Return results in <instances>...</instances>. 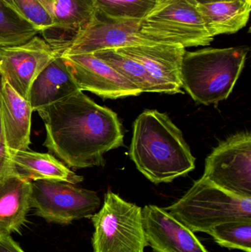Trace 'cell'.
<instances>
[{"label":"cell","instance_id":"6da1fadb","mask_svg":"<svg viewBox=\"0 0 251 252\" xmlns=\"http://www.w3.org/2000/svg\"><path fill=\"white\" fill-rule=\"evenodd\" d=\"M37 112L45 126L44 146L69 168L104 166L105 154L123 145L117 115L84 92Z\"/></svg>","mask_w":251,"mask_h":252},{"label":"cell","instance_id":"4fadbf2b","mask_svg":"<svg viewBox=\"0 0 251 252\" xmlns=\"http://www.w3.org/2000/svg\"><path fill=\"white\" fill-rule=\"evenodd\" d=\"M142 219L147 247L155 252H209L194 232L165 208L144 206Z\"/></svg>","mask_w":251,"mask_h":252},{"label":"cell","instance_id":"603a6c76","mask_svg":"<svg viewBox=\"0 0 251 252\" xmlns=\"http://www.w3.org/2000/svg\"><path fill=\"white\" fill-rule=\"evenodd\" d=\"M22 19L34 27L44 40L53 30V19L38 0H1Z\"/></svg>","mask_w":251,"mask_h":252},{"label":"cell","instance_id":"d6986e66","mask_svg":"<svg viewBox=\"0 0 251 252\" xmlns=\"http://www.w3.org/2000/svg\"><path fill=\"white\" fill-rule=\"evenodd\" d=\"M197 7L208 31L215 37L235 33L244 28L250 16L251 1L218 0L197 3Z\"/></svg>","mask_w":251,"mask_h":252},{"label":"cell","instance_id":"9c48e42d","mask_svg":"<svg viewBox=\"0 0 251 252\" xmlns=\"http://www.w3.org/2000/svg\"><path fill=\"white\" fill-rule=\"evenodd\" d=\"M141 19L112 17L97 10L61 56L88 54L132 46L153 45L139 32Z\"/></svg>","mask_w":251,"mask_h":252},{"label":"cell","instance_id":"83f0119b","mask_svg":"<svg viewBox=\"0 0 251 252\" xmlns=\"http://www.w3.org/2000/svg\"><path fill=\"white\" fill-rule=\"evenodd\" d=\"M198 3L209 2V1H218V0H195Z\"/></svg>","mask_w":251,"mask_h":252},{"label":"cell","instance_id":"4316f807","mask_svg":"<svg viewBox=\"0 0 251 252\" xmlns=\"http://www.w3.org/2000/svg\"><path fill=\"white\" fill-rule=\"evenodd\" d=\"M3 79L0 74V139L4 145V136H3L2 125H1V91H2Z\"/></svg>","mask_w":251,"mask_h":252},{"label":"cell","instance_id":"d4e9b609","mask_svg":"<svg viewBox=\"0 0 251 252\" xmlns=\"http://www.w3.org/2000/svg\"><path fill=\"white\" fill-rule=\"evenodd\" d=\"M0 252H25L8 234L0 232Z\"/></svg>","mask_w":251,"mask_h":252},{"label":"cell","instance_id":"3957f363","mask_svg":"<svg viewBox=\"0 0 251 252\" xmlns=\"http://www.w3.org/2000/svg\"><path fill=\"white\" fill-rule=\"evenodd\" d=\"M249 51L241 46L186 52L181 67L183 88L197 104L225 100L241 75Z\"/></svg>","mask_w":251,"mask_h":252},{"label":"cell","instance_id":"cb8c5ba5","mask_svg":"<svg viewBox=\"0 0 251 252\" xmlns=\"http://www.w3.org/2000/svg\"><path fill=\"white\" fill-rule=\"evenodd\" d=\"M97 10L107 16L122 19H142L159 0H94Z\"/></svg>","mask_w":251,"mask_h":252},{"label":"cell","instance_id":"5bb4252c","mask_svg":"<svg viewBox=\"0 0 251 252\" xmlns=\"http://www.w3.org/2000/svg\"><path fill=\"white\" fill-rule=\"evenodd\" d=\"M53 21L45 41L61 56L97 11L94 0H38Z\"/></svg>","mask_w":251,"mask_h":252},{"label":"cell","instance_id":"5b68a950","mask_svg":"<svg viewBox=\"0 0 251 252\" xmlns=\"http://www.w3.org/2000/svg\"><path fill=\"white\" fill-rule=\"evenodd\" d=\"M195 0H162L140 21L139 32L153 44H179L184 48L213 41Z\"/></svg>","mask_w":251,"mask_h":252},{"label":"cell","instance_id":"2e32d148","mask_svg":"<svg viewBox=\"0 0 251 252\" xmlns=\"http://www.w3.org/2000/svg\"><path fill=\"white\" fill-rule=\"evenodd\" d=\"M32 112L29 101L19 95L3 79L1 125L4 145L9 154L29 150Z\"/></svg>","mask_w":251,"mask_h":252},{"label":"cell","instance_id":"7402d4cb","mask_svg":"<svg viewBox=\"0 0 251 252\" xmlns=\"http://www.w3.org/2000/svg\"><path fill=\"white\" fill-rule=\"evenodd\" d=\"M215 242L228 250L251 252V222L230 221L215 226L207 232Z\"/></svg>","mask_w":251,"mask_h":252},{"label":"cell","instance_id":"30bf717a","mask_svg":"<svg viewBox=\"0 0 251 252\" xmlns=\"http://www.w3.org/2000/svg\"><path fill=\"white\" fill-rule=\"evenodd\" d=\"M58 56L44 38L35 35L23 44L0 47V74L19 95L28 100L35 78Z\"/></svg>","mask_w":251,"mask_h":252},{"label":"cell","instance_id":"52a82bcc","mask_svg":"<svg viewBox=\"0 0 251 252\" xmlns=\"http://www.w3.org/2000/svg\"><path fill=\"white\" fill-rule=\"evenodd\" d=\"M30 206L49 223L67 225L91 218L100 206L97 192L57 181L31 182Z\"/></svg>","mask_w":251,"mask_h":252},{"label":"cell","instance_id":"8992f818","mask_svg":"<svg viewBox=\"0 0 251 252\" xmlns=\"http://www.w3.org/2000/svg\"><path fill=\"white\" fill-rule=\"evenodd\" d=\"M94 252H144L147 247L142 208L109 190L100 211L91 217Z\"/></svg>","mask_w":251,"mask_h":252},{"label":"cell","instance_id":"ac0fdd59","mask_svg":"<svg viewBox=\"0 0 251 252\" xmlns=\"http://www.w3.org/2000/svg\"><path fill=\"white\" fill-rule=\"evenodd\" d=\"M13 167L24 179L34 181H57L78 185L84 177L76 174L51 154L25 150L10 153Z\"/></svg>","mask_w":251,"mask_h":252},{"label":"cell","instance_id":"f1b7e54d","mask_svg":"<svg viewBox=\"0 0 251 252\" xmlns=\"http://www.w3.org/2000/svg\"><path fill=\"white\" fill-rule=\"evenodd\" d=\"M162 1V0H159V1Z\"/></svg>","mask_w":251,"mask_h":252},{"label":"cell","instance_id":"8fae6325","mask_svg":"<svg viewBox=\"0 0 251 252\" xmlns=\"http://www.w3.org/2000/svg\"><path fill=\"white\" fill-rule=\"evenodd\" d=\"M61 56L81 91L90 92L104 99L124 98L141 94L135 85L94 53Z\"/></svg>","mask_w":251,"mask_h":252},{"label":"cell","instance_id":"f546056e","mask_svg":"<svg viewBox=\"0 0 251 252\" xmlns=\"http://www.w3.org/2000/svg\"><path fill=\"white\" fill-rule=\"evenodd\" d=\"M249 1H251V0H249Z\"/></svg>","mask_w":251,"mask_h":252},{"label":"cell","instance_id":"ffe728a7","mask_svg":"<svg viewBox=\"0 0 251 252\" xmlns=\"http://www.w3.org/2000/svg\"><path fill=\"white\" fill-rule=\"evenodd\" d=\"M94 55L110 65L122 76L132 83L141 93H160L159 88L153 82L147 71L137 61L113 49L100 50L94 53Z\"/></svg>","mask_w":251,"mask_h":252},{"label":"cell","instance_id":"7c38bea8","mask_svg":"<svg viewBox=\"0 0 251 252\" xmlns=\"http://www.w3.org/2000/svg\"><path fill=\"white\" fill-rule=\"evenodd\" d=\"M142 65L160 93H183L181 67L186 50L179 44H156L116 49Z\"/></svg>","mask_w":251,"mask_h":252},{"label":"cell","instance_id":"9a60e30c","mask_svg":"<svg viewBox=\"0 0 251 252\" xmlns=\"http://www.w3.org/2000/svg\"><path fill=\"white\" fill-rule=\"evenodd\" d=\"M32 185L15 170L9 169L0 177V232H19L30 210Z\"/></svg>","mask_w":251,"mask_h":252},{"label":"cell","instance_id":"ba28073f","mask_svg":"<svg viewBox=\"0 0 251 252\" xmlns=\"http://www.w3.org/2000/svg\"><path fill=\"white\" fill-rule=\"evenodd\" d=\"M202 177L241 198H251V135L241 132L221 142L208 156Z\"/></svg>","mask_w":251,"mask_h":252},{"label":"cell","instance_id":"484cf974","mask_svg":"<svg viewBox=\"0 0 251 252\" xmlns=\"http://www.w3.org/2000/svg\"><path fill=\"white\" fill-rule=\"evenodd\" d=\"M13 167L8 150L0 139V177Z\"/></svg>","mask_w":251,"mask_h":252},{"label":"cell","instance_id":"277c9868","mask_svg":"<svg viewBox=\"0 0 251 252\" xmlns=\"http://www.w3.org/2000/svg\"><path fill=\"white\" fill-rule=\"evenodd\" d=\"M165 210L194 233H207L226 222H251V198L230 193L203 177Z\"/></svg>","mask_w":251,"mask_h":252},{"label":"cell","instance_id":"7a4b0ae2","mask_svg":"<svg viewBox=\"0 0 251 252\" xmlns=\"http://www.w3.org/2000/svg\"><path fill=\"white\" fill-rule=\"evenodd\" d=\"M129 155L139 171L154 184L169 183L195 167L181 130L157 110H145L136 119Z\"/></svg>","mask_w":251,"mask_h":252},{"label":"cell","instance_id":"e0dca14e","mask_svg":"<svg viewBox=\"0 0 251 252\" xmlns=\"http://www.w3.org/2000/svg\"><path fill=\"white\" fill-rule=\"evenodd\" d=\"M81 91L63 56L52 61L35 78L28 101L33 112H38Z\"/></svg>","mask_w":251,"mask_h":252},{"label":"cell","instance_id":"44dd1931","mask_svg":"<svg viewBox=\"0 0 251 252\" xmlns=\"http://www.w3.org/2000/svg\"><path fill=\"white\" fill-rule=\"evenodd\" d=\"M39 33L0 0V47L18 45Z\"/></svg>","mask_w":251,"mask_h":252}]
</instances>
